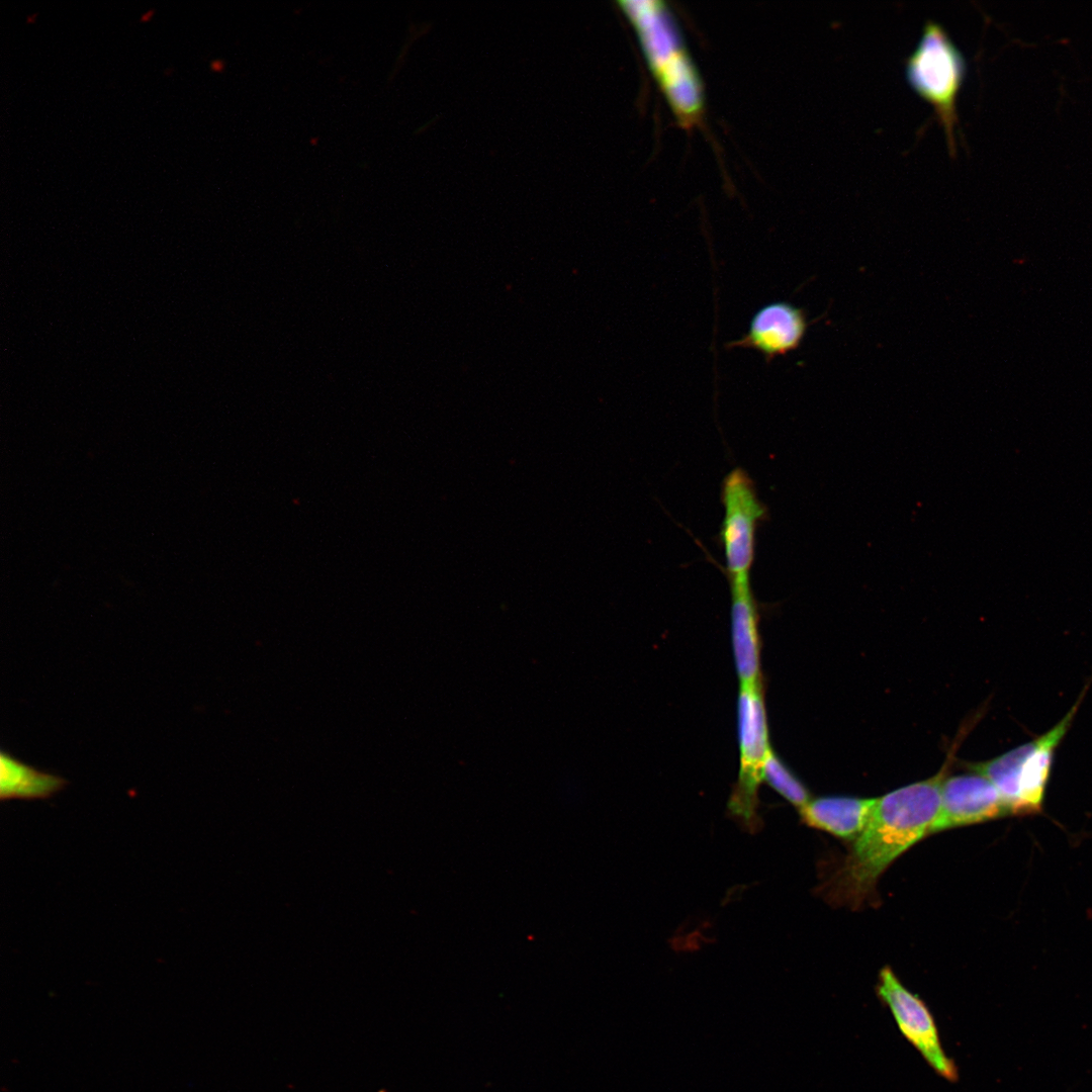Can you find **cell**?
<instances>
[{
	"label": "cell",
	"instance_id": "cell-10",
	"mask_svg": "<svg viewBox=\"0 0 1092 1092\" xmlns=\"http://www.w3.org/2000/svg\"><path fill=\"white\" fill-rule=\"evenodd\" d=\"M731 594V637L740 686L762 681L759 613L749 576L728 577Z\"/></svg>",
	"mask_w": 1092,
	"mask_h": 1092
},
{
	"label": "cell",
	"instance_id": "cell-6",
	"mask_svg": "<svg viewBox=\"0 0 1092 1092\" xmlns=\"http://www.w3.org/2000/svg\"><path fill=\"white\" fill-rule=\"evenodd\" d=\"M724 517L720 541L728 577L749 576L755 554L757 526L766 519L767 508L759 499L749 475L741 468L730 471L722 482Z\"/></svg>",
	"mask_w": 1092,
	"mask_h": 1092
},
{
	"label": "cell",
	"instance_id": "cell-1",
	"mask_svg": "<svg viewBox=\"0 0 1092 1092\" xmlns=\"http://www.w3.org/2000/svg\"><path fill=\"white\" fill-rule=\"evenodd\" d=\"M946 768L935 776L876 798L870 820L848 855L826 884L834 904L857 909L874 893L880 876L926 834L940 809Z\"/></svg>",
	"mask_w": 1092,
	"mask_h": 1092
},
{
	"label": "cell",
	"instance_id": "cell-5",
	"mask_svg": "<svg viewBox=\"0 0 1092 1092\" xmlns=\"http://www.w3.org/2000/svg\"><path fill=\"white\" fill-rule=\"evenodd\" d=\"M739 772L728 801V812L753 830L759 827L758 788L771 747L762 681L740 686L738 704Z\"/></svg>",
	"mask_w": 1092,
	"mask_h": 1092
},
{
	"label": "cell",
	"instance_id": "cell-11",
	"mask_svg": "<svg viewBox=\"0 0 1092 1092\" xmlns=\"http://www.w3.org/2000/svg\"><path fill=\"white\" fill-rule=\"evenodd\" d=\"M876 798L828 796L799 809L802 821L840 839L854 841L866 828Z\"/></svg>",
	"mask_w": 1092,
	"mask_h": 1092
},
{
	"label": "cell",
	"instance_id": "cell-2",
	"mask_svg": "<svg viewBox=\"0 0 1092 1092\" xmlns=\"http://www.w3.org/2000/svg\"><path fill=\"white\" fill-rule=\"evenodd\" d=\"M639 35L648 64L681 121L701 113L700 80L667 9L660 1L620 2Z\"/></svg>",
	"mask_w": 1092,
	"mask_h": 1092
},
{
	"label": "cell",
	"instance_id": "cell-13",
	"mask_svg": "<svg viewBox=\"0 0 1092 1092\" xmlns=\"http://www.w3.org/2000/svg\"><path fill=\"white\" fill-rule=\"evenodd\" d=\"M762 780L798 809L804 807L811 800L808 789L772 748L763 764Z\"/></svg>",
	"mask_w": 1092,
	"mask_h": 1092
},
{
	"label": "cell",
	"instance_id": "cell-12",
	"mask_svg": "<svg viewBox=\"0 0 1092 1092\" xmlns=\"http://www.w3.org/2000/svg\"><path fill=\"white\" fill-rule=\"evenodd\" d=\"M67 781L14 758L7 751L0 754V799H47L64 789Z\"/></svg>",
	"mask_w": 1092,
	"mask_h": 1092
},
{
	"label": "cell",
	"instance_id": "cell-9",
	"mask_svg": "<svg viewBox=\"0 0 1092 1092\" xmlns=\"http://www.w3.org/2000/svg\"><path fill=\"white\" fill-rule=\"evenodd\" d=\"M808 323L802 308L787 301H774L752 316L747 332L729 348H750L766 360L786 355L802 343Z\"/></svg>",
	"mask_w": 1092,
	"mask_h": 1092
},
{
	"label": "cell",
	"instance_id": "cell-7",
	"mask_svg": "<svg viewBox=\"0 0 1092 1092\" xmlns=\"http://www.w3.org/2000/svg\"><path fill=\"white\" fill-rule=\"evenodd\" d=\"M877 995L890 1009L902 1035L927 1065L946 1081L957 1082L958 1067L942 1046L932 1013L917 994L903 985L890 967H884L880 972Z\"/></svg>",
	"mask_w": 1092,
	"mask_h": 1092
},
{
	"label": "cell",
	"instance_id": "cell-8",
	"mask_svg": "<svg viewBox=\"0 0 1092 1092\" xmlns=\"http://www.w3.org/2000/svg\"><path fill=\"white\" fill-rule=\"evenodd\" d=\"M1005 815L1007 808L988 779L977 772L949 777L942 783L940 809L930 833Z\"/></svg>",
	"mask_w": 1092,
	"mask_h": 1092
},
{
	"label": "cell",
	"instance_id": "cell-3",
	"mask_svg": "<svg viewBox=\"0 0 1092 1092\" xmlns=\"http://www.w3.org/2000/svg\"><path fill=\"white\" fill-rule=\"evenodd\" d=\"M1087 682L1076 703L1048 732L991 760L969 763L972 771L988 779L1000 794L1008 814L1041 811L1057 747L1069 730L1090 687Z\"/></svg>",
	"mask_w": 1092,
	"mask_h": 1092
},
{
	"label": "cell",
	"instance_id": "cell-4",
	"mask_svg": "<svg viewBox=\"0 0 1092 1092\" xmlns=\"http://www.w3.org/2000/svg\"><path fill=\"white\" fill-rule=\"evenodd\" d=\"M967 73L964 55L937 22L928 19L905 61L911 87L934 108L950 154L956 152L957 97Z\"/></svg>",
	"mask_w": 1092,
	"mask_h": 1092
}]
</instances>
